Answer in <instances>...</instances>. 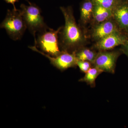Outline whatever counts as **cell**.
Segmentation results:
<instances>
[{"instance_id": "cell-1", "label": "cell", "mask_w": 128, "mask_h": 128, "mask_svg": "<svg viewBox=\"0 0 128 128\" xmlns=\"http://www.w3.org/2000/svg\"><path fill=\"white\" fill-rule=\"evenodd\" d=\"M65 24L59 33L60 48L62 51L76 52L87 43V37L82 27L77 24L71 6L60 7Z\"/></svg>"}, {"instance_id": "cell-2", "label": "cell", "mask_w": 128, "mask_h": 128, "mask_svg": "<svg viewBox=\"0 0 128 128\" xmlns=\"http://www.w3.org/2000/svg\"><path fill=\"white\" fill-rule=\"evenodd\" d=\"M27 1L29 5L21 4L20 8L27 28L33 35L34 42L36 41V34L48 28L41 14V10L35 4Z\"/></svg>"}, {"instance_id": "cell-3", "label": "cell", "mask_w": 128, "mask_h": 128, "mask_svg": "<svg viewBox=\"0 0 128 128\" xmlns=\"http://www.w3.org/2000/svg\"><path fill=\"white\" fill-rule=\"evenodd\" d=\"M0 26L4 28L10 38L14 41L20 39L27 28L20 10L14 8L8 10Z\"/></svg>"}, {"instance_id": "cell-4", "label": "cell", "mask_w": 128, "mask_h": 128, "mask_svg": "<svg viewBox=\"0 0 128 128\" xmlns=\"http://www.w3.org/2000/svg\"><path fill=\"white\" fill-rule=\"evenodd\" d=\"M62 26L54 30L48 27L38 33L34 42L35 46H38L42 52L52 57H55L61 54L59 43V33Z\"/></svg>"}, {"instance_id": "cell-5", "label": "cell", "mask_w": 128, "mask_h": 128, "mask_svg": "<svg viewBox=\"0 0 128 128\" xmlns=\"http://www.w3.org/2000/svg\"><path fill=\"white\" fill-rule=\"evenodd\" d=\"M29 48L35 52L45 56L50 60V63L57 68L65 70L77 65L78 60L76 55L75 52L70 53L62 51L61 54L58 56H50L38 50L36 46H30Z\"/></svg>"}, {"instance_id": "cell-6", "label": "cell", "mask_w": 128, "mask_h": 128, "mask_svg": "<svg viewBox=\"0 0 128 128\" xmlns=\"http://www.w3.org/2000/svg\"><path fill=\"white\" fill-rule=\"evenodd\" d=\"M120 54L118 51H99L93 63L94 66L103 72L114 73L116 62Z\"/></svg>"}, {"instance_id": "cell-7", "label": "cell", "mask_w": 128, "mask_h": 128, "mask_svg": "<svg viewBox=\"0 0 128 128\" xmlns=\"http://www.w3.org/2000/svg\"><path fill=\"white\" fill-rule=\"evenodd\" d=\"M128 35L121 31L112 33L108 36L96 42L94 48L99 51L109 50L124 44Z\"/></svg>"}, {"instance_id": "cell-8", "label": "cell", "mask_w": 128, "mask_h": 128, "mask_svg": "<svg viewBox=\"0 0 128 128\" xmlns=\"http://www.w3.org/2000/svg\"><path fill=\"white\" fill-rule=\"evenodd\" d=\"M118 31L121 30L112 17L105 22L93 26L91 34L92 38L96 42Z\"/></svg>"}, {"instance_id": "cell-9", "label": "cell", "mask_w": 128, "mask_h": 128, "mask_svg": "<svg viewBox=\"0 0 128 128\" xmlns=\"http://www.w3.org/2000/svg\"><path fill=\"white\" fill-rule=\"evenodd\" d=\"M112 12L113 18L120 30L128 35V2L124 1Z\"/></svg>"}, {"instance_id": "cell-10", "label": "cell", "mask_w": 128, "mask_h": 128, "mask_svg": "<svg viewBox=\"0 0 128 128\" xmlns=\"http://www.w3.org/2000/svg\"><path fill=\"white\" fill-rule=\"evenodd\" d=\"M95 3L92 0H84L80 6V26L88 24L93 20Z\"/></svg>"}, {"instance_id": "cell-11", "label": "cell", "mask_w": 128, "mask_h": 128, "mask_svg": "<svg viewBox=\"0 0 128 128\" xmlns=\"http://www.w3.org/2000/svg\"><path fill=\"white\" fill-rule=\"evenodd\" d=\"M112 17V11L95 4L92 20L94 25L102 23Z\"/></svg>"}, {"instance_id": "cell-12", "label": "cell", "mask_w": 128, "mask_h": 128, "mask_svg": "<svg viewBox=\"0 0 128 128\" xmlns=\"http://www.w3.org/2000/svg\"><path fill=\"white\" fill-rule=\"evenodd\" d=\"M75 53L78 60L88 61L92 64L97 54L94 50L84 47L78 50Z\"/></svg>"}, {"instance_id": "cell-13", "label": "cell", "mask_w": 128, "mask_h": 128, "mask_svg": "<svg viewBox=\"0 0 128 128\" xmlns=\"http://www.w3.org/2000/svg\"><path fill=\"white\" fill-rule=\"evenodd\" d=\"M102 72L100 69L94 66L93 68H91L89 69L86 73L84 76L80 81L84 82L89 84L93 86L95 84V81L98 76Z\"/></svg>"}, {"instance_id": "cell-14", "label": "cell", "mask_w": 128, "mask_h": 128, "mask_svg": "<svg viewBox=\"0 0 128 128\" xmlns=\"http://www.w3.org/2000/svg\"><path fill=\"white\" fill-rule=\"evenodd\" d=\"M94 3L106 9L113 11L124 0H92Z\"/></svg>"}, {"instance_id": "cell-15", "label": "cell", "mask_w": 128, "mask_h": 128, "mask_svg": "<svg viewBox=\"0 0 128 128\" xmlns=\"http://www.w3.org/2000/svg\"><path fill=\"white\" fill-rule=\"evenodd\" d=\"M90 62L87 61L78 60L77 62V65L82 72L86 73L91 68Z\"/></svg>"}, {"instance_id": "cell-16", "label": "cell", "mask_w": 128, "mask_h": 128, "mask_svg": "<svg viewBox=\"0 0 128 128\" xmlns=\"http://www.w3.org/2000/svg\"><path fill=\"white\" fill-rule=\"evenodd\" d=\"M121 46H122L121 50L128 57V36L125 42L123 45H121Z\"/></svg>"}, {"instance_id": "cell-17", "label": "cell", "mask_w": 128, "mask_h": 128, "mask_svg": "<svg viewBox=\"0 0 128 128\" xmlns=\"http://www.w3.org/2000/svg\"><path fill=\"white\" fill-rule=\"evenodd\" d=\"M4 0L6 2H7L8 3H10V4H12V6H13V7H14L13 8L14 9H16L15 6V3L16 2H18V0Z\"/></svg>"}, {"instance_id": "cell-18", "label": "cell", "mask_w": 128, "mask_h": 128, "mask_svg": "<svg viewBox=\"0 0 128 128\" xmlns=\"http://www.w3.org/2000/svg\"><path fill=\"white\" fill-rule=\"evenodd\" d=\"M124 0L128 2V0Z\"/></svg>"}]
</instances>
